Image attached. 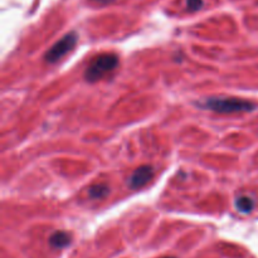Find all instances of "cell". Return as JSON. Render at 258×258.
<instances>
[{"mask_svg":"<svg viewBox=\"0 0 258 258\" xmlns=\"http://www.w3.org/2000/svg\"><path fill=\"white\" fill-rule=\"evenodd\" d=\"M71 237L67 232H54L49 238V244L53 248H64L70 246Z\"/></svg>","mask_w":258,"mask_h":258,"instance_id":"5b68a950","label":"cell"},{"mask_svg":"<svg viewBox=\"0 0 258 258\" xmlns=\"http://www.w3.org/2000/svg\"><path fill=\"white\" fill-rule=\"evenodd\" d=\"M154 178V169L150 165H143L139 166L131 176L128 178V186L134 190L136 189H140L143 186H145L146 184H149L151 181V179Z\"/></svg>","mask_w":258,"mask_h":258,"instance_id":"277c9868","label":"cell"},{"mask_svg":"<svg viewBox=\"0 0 258 258\" xmlns=\"http://www.w3.org/2000/svg\"><path fill=\"white\" fill-rule=\"evenodd\" d=\"M186 8L190 12H198L203 8V0H186Z\"/></svg>","mask_w":258,"mask_h":258,"instance_id":"ba28073f","label":"cell"},{"mask_svg":"<svg viewBox=\"0 0 258 258\" xmlns=\"http://www.w3.org/2000/svg\"><path fill=\"white\" fill-rule=\"evenodd\" d=\"M91 2L96 3V4L98 5H107V4H111V3H113L115 0H91Z\"/></svg>","mask_w":258,"mask_h":258,"instance_id":"9c48e42d","label":"cell"},{"mask_svg":"<svg viewBox=\"0 0 258 258\" xmlns=\"http://www.w3.org/2000/svg\"><path fill=\"white\" fill-rule=\"evenodd\" d=\"M110 193V188L106 184H95L90 188L88 194L92 199H103Z\"/></svg>","mask_w":258,"mask_h":258,"instance_id":"52a82bcc","label":"cell"},{"mask_svg":"<svg viewBox=\"0 0 258 258\" xmlns=\"http://www.w3.org/2000/svg\"><path fill=\"white\" fill-rule=\"evenodd\" d=\"M164 258H174V257H164Z\"/></svg>","mask_w":258,"mask_h":258,"instance_id":"30bf717a","label":"cell"},{"mask_svg":"<svg viewBox=\"0 0 258 258\" xmlns=\"http://www.w3.org/2000/svg\"><path fill=\"white\" fill-rule=\"evenodd\" d=\"M198 106L204 110L218 113L252 112L257 107L254 102L237 97H209L207 100L201 101Z\"/></svg>","mask_w":258,"mask_h":258,"instance_id":"6da1fadb","label":"cell"},{"mask_svg":"<svg viewBox=\"0 0 258 258\" xmlns=\"http://www.w3.org/2000/svg\"><path fill=\"white\" fill-rule=\"evenodd\" d=\"M254 207H256V201H254L252 197L242 196L236 199V208L237 211L241 212V213L243 214L251 213V212L254 209Z\"/></svg>","mask_w":258,"mask_h":258,"instance_id":"8992f818","label":"cell"},{"mask_svg":"<svg viewBox=\"0 0 258 258\" xmlns=\"http://www.w3.org/2000/svg\"><path fill=\"white\" fill-rule=\"evenodd\" d=\"M118 55L113 53H102L93 58L88 67L86 68L85 77L88 82H97L101 78L106 77L108 73L113 72L117 68Z\"/></svg>","mask_w":258,"mask_h":258,"instance_id":"7a4b0ae2","label":"cell"},{"mask_svg":"<svg viewBox=\"0 0 258 258\" xmlns=\"http://www.w3.org/2000/svg\"><path fill=\"white\" fill-rule=\"evenodd\" d=\"M78 35L76 32L67 33L64 37L60 38L55 44H53L49 48L47 53H45L44 58L47 62L49 63H55L60 59V58L64 57L67 53H70L71 50L75 48V45L77 44Z\"/></svg>","mask_w":258,"mask_h":258,"instance_id":"3957f363","label":"cell"}]
</instances>
